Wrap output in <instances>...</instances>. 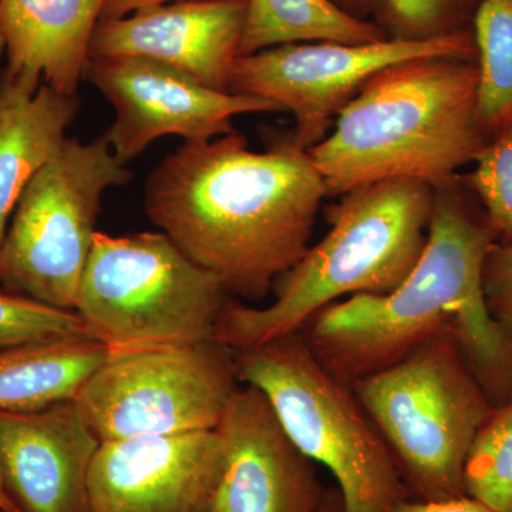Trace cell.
Returning a JSON list of instances; mask_svg holds the SVG:
<instances>
[{"label":"cell","mask_w":512,"mask_h":512,"mask_svg":"<svg viewBox=\"0 0 512 512\" xmlns=\"http://www.w3.org/2000/svg\"><path fill=\"white\" fill-rule=\"evenodd\" d=\"M109 359L106 346L90 336L0 349V412H39L73 402Z\"/></svg>","instance_id":"cell-18"},{"label":"cell","mask_w":512,"mask_h":512,"mask_svg":"<svg viewBox=\"0 0 512 512\" xmlns=\"http://www.w3.org/2000/svg\"><path fill=\"white\" fill-rule=\"evenodd\" d=\"M484 291L491 312L512 333V244H495L484 265Z\"/></svg>","instance_id":"cell-25"},{"label":"cell","mask_w":512,"mask_h":512,"mask_svg":"<svg viewBox=\"0 0 512 512\" xmlns=\"http://www.w3.org/2000/svg\"><path fill=\"white\" fill-rule=\"evenodd\" d=\"M316 512H345V504L338 488L326 490L322 504Z\"/></svg>","instance_id":"cell-29"},{"label":"cell","mask_w":512,"mask_h":512,"mask_svg":"<svg viewBox=\"0 0 512 512\" xmlns=\"http://www.w3.org/2000/svg\"><path fill=\"white\" fill-rule=\"evenodd\" d=\"M106 136L67 138L20 195L0 244V285L52 308L74 311L92 251L101 197L127 184Z\"/></svg>","instance_id":"cell-8"},{"label":"cell","mask_w":512,"mask_h":512,"mask_svg":"<svg viewBox=\"0 0 512 512\" xmlns=\"http://www.w3.org/2000/svg\"><path fill=\"white\" fill-rule=\"evenodd\" d=\"M0 511L2 512H20L16 504L13 503L12 498L6 490L5 483H3L2 476H0Z\"/></svg>","instance_id":"cell-30"},{"label":"cell","mask_w":512,"mask_h":512,"mask_svg":"<svg viewBox=\"0 0 512 512\" xmlns=\"http://www.w3.org/2000/svg\"><path fill=\"white\" fill-rule=\"evenodd\" d=\"M495 242L483 207L458 175L437 188L426 249L403 284L326 306L302 336L349 386L427 340L454 336L491 404L501 406L512 399V338L485 298V258Z\"/></svg>","instance_id":"cell-2"},{"label":"cell","mask_w":512,"mask_h":512,"mask_svg":"<svg viewBox=\"0 0 512 512\" xmlns=\"http://www.w3.org/2000/svg\"><path fill=\"white\" fill-rule=\"evenodd\" d=\"M393 512H498L488 507L483 501L470 495L463 497L448 498V500L426 501L407 500L400 501Z\"/></svg>","instance_id":"cell-26"},{"label":"cell","mask_w":512,"mask_h":512,"mask_svg":"<svg viewBox=\"0 0 512 512\" xmlns=\"http://www.w3.org/2000/svg\"><path fill=\"white\" fill-rule=\"evenodd\" d=\"M436 190L397 178L339 195L326 210L329 231L274 286L265 308L228 302L214 340L238 352L301 332L332 303L355 295H386L420 261Z\"/></svg>","instance_id":"cell-4"},{"label":"cell","mask_w":512,"mask_h":512,"mask_svg":"<svg viewBox=\"0 0 512 512\" xmlns=\"http://www.w3.org/2000/svg\"><path fill=\"white\" fill-rule=\"evenodd\" d=\"M87 335L76 311L52 308L16 293L0 292V349Z\"/></svg>","instance_id":"cell-24"},{"label":"cell","mask_w":512,"mask_h":512,"mask_svg":"<svg viewBox=\"0 0 512 512\" xmlns=\"http://www.w3.org/2000/svg\"><path fill=\"white\" fill-rule=\"evenodd\" d=\"M79 97L42 83L37 90L0 76V244L20 195L59 153L76 119Z\"/></svg>","instance_id":"cell-17"},{"label":"cell","mask_w":512,"mask_h":512,"mask_svg":"<svg viewBox=\"0 0 512 512\" xmlns=\"http://www.w3.org/2000/svg\"><path fill=\"white\" fill-rule=\"evenodd\" d=\"M247 9L248 0H183L103 19L94 29L89 57H146L228 92Z\"/></svg>","instance_id":"cell-14"},{"label":"cell","mask_w":512,"mask_h":512,"mask_svg":"<svg viewBox=\"0 0 512 512\" xmlns=\"http://www.w3.org/2000/svg\"><path fill=\"white\" fill-rule=\"evenodd\" d=\"M483 0H384L379 25L394 39L426 42L473 30Z\"/></svg>","instance_id":"cell-22"},{"label":"cell","mask_w":512,"mask_h":512,"mask_svg":"<svg viewBox=\"0 0 512 512\" xmlns=\"http://www.w3.org/2000/svg\"><path fill=\"white\" fill-rule=\"evenodd\" d=\"M419 57H456L477 62L473 30L441 39L372 43L308 42L276 46L239 56L229 93L259 97L291 113L296 146L309 148L328 136L340 111L376 73Z\"/></svg>","instance_id":"cell-10"},{"label":"cell","mask_w":512,"mask_h":512,"mask_svg":"<svg viewBox=\"0 0 512 512\" xmlns=\"http://www.w3.org/2000/svg\"><path fill=\"white\" fill-rule=\"evenodd\" d=\"M350 387L410 493L426 501L467 495L468 453L494 406L454 336L427 340Z\"/></svg>","instance_id":"cell-6"},{"label":"cell","mask_w":512,"mask_h":512,"mask_svg":"<svg viewBox=\"0 0 512 512\" xmlns=\"http://www.w3.org/2000/svg\"><path fill=\"white\" fill-rule=\"evenodd\" d=\"M107 0H0L3 73L37 90L42 83L76 96L90 40Z\"/></svg>","instance_id":"cell-16"},{"label":"cell","mask_w":512,"mask_h":512,"mask_svg":"<svg viewBox=\"0 0 512 512\" xmlns=\"http://www.w3.org/2000/svg\"><path fill=\"white\" fill-rule=\"evenodd\" d=\"M235 360L239 382L264 394L293 443L330 471L345 512H393L410 497L352 387L323 367L301 332L238 350Z\"/></svg>","instance_id":"cell-7"},{"label":"cell","mask_w":512,"mask_h":512,"mask_svg":"<svg viewBox=\"0 0 512 512\" xmlns=\"http://www.w3.org/2000/svg\"><path fill=\"white\" fill-rule=\"evenodd\" d=\"M477 121L488 140L512 127V0H483L473 23Z\"/></svg>","instance_id":"cell-20"},{"label":"cell","mask_w":512,"mask_h":512,"mask_svg":"<svg viewBox=\"0 0 512 512\" xmlns=\"http://www.w3.org/2000/svg\"><path fill=\"white\" fill-rule=\"evenodd\" d=\"M387 37L379 23L355 18L332 0H248L239 56L292 43H372Z\"/></svg>","instance_id":"cell-19"},{"label":"cell","mask_w":512,"mask_h":512,"mask_svg":"<svg viewBox=\"0 0 512 512\" xmlns=\"http://www.w3.org/2000/svg\"><path fill=\"white\" fill-rule=\"evenodd\" d=\"M235 352L217 340L109 359L76 397L100 443L217 430L238 389Z\"/></svg>","instance_id":"cell-9"},{"label":"cell","mask_w":512,"mask_h":512,"mask_svg":"<svg viewBox=\"0 0 512 512\" xmlns=\"http://www.w3.org/2000/svg\"><path fill=\"white\" fill-rule=\"evenodd\" d=\"M325 197L308 150L291 137L256 153L235 131L165 157L148 175L144 205L228 295L259 302L308 251Z\"/></svg>","instance_id":"cell-1"},{"label":"cell","mask_w":512,"mask_h":512,"mask_svg":"<svg viewBox=\"0 0 512 512\" xmlns=\"http://www.w3.org/2000/svg\"><path fill=\"white\" fill-rule=\"evenodd\" d=\"M171 2H183V0H107L100 20L123 18L138 9Z\"/></svg>","instance_id":"cell-28"},{"label":"cell","mask_w":512,"mask_h":512,"mask_svg":"<svg viewBox=\"0 0 512 512\" xmlns=\"http://www.w3.org/2000/svg\"><path fill=\"white\" fill-rule=\"evenodd\" d=\"M224 468L214 512H316L325 497L316 464L288 436L268 399L244 384L218 424Z\"/></svg>","instance_id":"cell-13"},{"label":"cell","mask_w":512,"mask_h":512,"mask_svg":"<svg viewBox=\"0 0 512 512\" xmlns=\"http://www.w3.org/2000/svg\"><path fill=\"white\" fill-rule=\"evenodd\" d=\"M336 6L349 15L379 23L382 18L384 0H332Z\"/></svg>","instance_id":"cell-27"},{"label":"cell","mask_w":512,"mask_h":512,"mask_svg":"<svg viewBox=\"0 0 512 512\" xmlns=\"http://www.w3.org/2000/svg\"><path fill=\"white\" fill-rule=\"evenodd\" d=\"M477 90L471 60L419 57L380 70L308 150L328 195L397 178L434 190L456 180L490 141L478 126Z\"/></svg>","instance_id":"cell-3"},{"label":"cell","mask_w":512,"mask_h":512,"mask_svg":"<svg viewBox=\"0 0 512 512\" xmlns=\"http://www.w3.org/2000/svg\"><path fill=\"white\" fill-rule=\"evenodd\" d=\"M0 512H2V511H0Z\"/></svg>","instance_id":"cell-32"},{"label":"cell","mask_w":512,"mask_h":512,"mask_svg":"<svg viewBox=\"0 0 512 512\" xmlns=\"http://www.w3.org/2000/svg\"><path fill=\"white\" fill-rule=\"evenodd\" d=\"M100 441L76 403L0 412V476L20 512H87V483Z\"/></svg>","instance_id":"cell-15"},{"label":"cell","mask_w":512,"mask_h":512,"mask_svg":"<svg viewBox=\"0 0 512 512\" xmlns=\"http://www.w3.org/2000/svg\"><path fill=\"white\" fill-rule=\"evenodd\" d=\"M474 163L460 180L483 207L497 244H512V127L491 138Z\"/></svg>","instance_id":"cell-23"},{"label":"cell","mask_w":512,"mask_h":512,"mask_svg":"<svg viewBox=\"0 0 512 512\" xmlns=\"http://www.w3.org/2000/svg\"><path fill=\"white\" fill-rule=\"evenodd\" d=\"M227 291L164 232H96L74 311L110 359L214 339Z\"/></svg>","instance_id":"cell-5"},{"label":"cell","mask_w":512,"mask_h":512,"mask_svg":"<svg viewBox=\"0 0 512 512\" xmlns=\"http://www.w3.org/2000/svg\"><path fill=\"white\" fill-rule=\"evenodd\" d=\"M5 55V39H3L2 30H0V59Z\"/></svg>","instance_id":"cell-31"},{"label":"cell","mask_w":512,"mask_h":512,"mask_svg":"<svg viewBox=\"0 0 512 512\" xmlns=\"http://www.w3.org/2000/svg\"><path fill=\"white\" fill-rule=\"evenodd\" d=\"M217 430L101 443L87 512H214L224 468Z\"/></svg>","instance_id":"cell-12"},{"label":"cell","mask_w":512,"mask_h":512,"mask_svg":"<svg viewBox=\"0 0 512 512\" xmlns=\"http://www.w3.org/2000/svg\"><path fill=\"white\" fill-rule=\"evenodd\" d=\"M466 493L498 512H512V399L494 407L470 448Z\"/></svg>","instance_id":"cell-21"},{"label":"cell","mask_w":512,"mask_h":512,"mask_svg":"<svg viewBox=\"0 0 512 512\" xmlns=\"http://www.w3.org/2000/svg\"><path fill=\"white\" fill-rule=\"evenodd\" d=\"M84 79L92 82L116 111V120L104 136L123 165L140 156L157 138L211 141L235 133L234 117L285 113L272 101L212 90L187 73L146 57H89Z\"/></svg>","instance_id":"cell-11"}]
</instances>
